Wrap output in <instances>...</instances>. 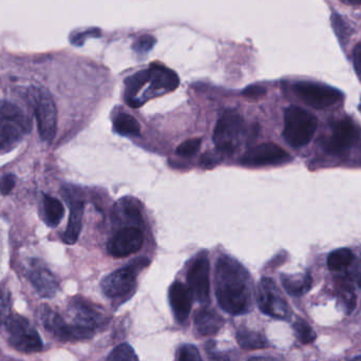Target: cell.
I'll use <instances>...</instances> for the list:
<instances>
[{
  "label": "cell",
  "mask_w": 361,
  "mask_h": 361,
  "mask_svg": "<svg viewBox=\"0 0 361 361\" xmlns=\"http://www.w3.org/2000/svg\"><path fill=\"white\" fill-rule=\"evenodd\" d=\"M216 297L221 309L231 315H243L252 305V278L233 257L222 255L216 261Z\"/></svg>",
  "instance_id": "cell-1"
},
{
  "label": "cell",
  "mask_w": 361,
  "mask_h": 361,
  "mask_svg": "<svg viewBox=\"0 0 361 361\" xmlns=\"http://www.w3.org/2000/svg\"><path fill=\"white\" fill-rule=\"evenodd\" d=\"M179 84V76L175 71L164 66L152 65L127 78L125 101L130 107L139 108L152 97L175 91Z\"/></svg>",
  "instance_id": "cell-2"
},
{
  "label": "cell",
  "mask_w": 361,
  "mask_h": 361,
  "mask_svg": "<svg viewBox=\"0 0 361 361\" xmlns=\"http://www.w3.org/2000/svg\"><path fill=\"white\" fill-rule=\"evenodd\" d=\"M31 130L25 112L14 104L0 101V154L16 147Z\"/></svg>",
  "instance_id": "cell-3"
},
{
  "label": "cell",
  "mask_w": 361,
  "mask_h": 361,
  "mask_svg": "<svg viewBox=\"0 0 361 361\" xmlns=\"http://www.w3.org/2000/svg\"><path fill=\"white\" fill-rule=\"evenodd\" d=\"M317 129V120L302 108L288 107L284 112L283 137L294 148L307 146Z\"/></svg>",
  "instance_id": "cell-4"
},
{
  "label": "cell",
  "mask_w": 361,
  "mask_h": 361,
  "mask_svg": "<svg viewBox=\"0 0 361 361\" xmlns=\"http://www.w3.org/2000/svg\"><path fill=\"white\" fill-rule=\"evenodd\" d=\"M244 133V120L235 109H226L220 114L214 127V145L220 154L231 156L239 147Z\"/></svg>",
  "instance_id": "cell-5"
},
{
  "label": "cell",
  "mask_w": 361,
  "mask_h": 361,
  "mask_svg": "<svg viewBox=\"0 0 361 361\" xmlns=\"http://www.w3.org/2000/svg\"><path fill=\"white\" fill-rule=\"evenodd\" d=\"M29 97L35 110L40 137L47 143H52L57 126L56 106L52 97L44 88L31 87Z\"/></svg>",
  "instance_id": "cell-6"
},
{
  "label": "cell",
  "mask_w": 361,
  "mask_h": 361,
  "mask_svg": "<svg viewBox=\"0 0 361 361\" xmlns=\"http://www.w3.org/2000/svg\"><path fill=\"white\" fill-rule=\"evenodd\" d=\"M8 343L21 353H37L42 350V341L33 326L20 315H10L6 320Z\"/></svg>",
  "instance_id": "cell-7"
},
{
  "label": "cell",
  "mask_w": 361,
  "mask_h": 361,
  "mask_svg": "<svg viewBox=\"0 0 361 361\" xmlns=\"http://www.w3.org/2000/svg\"><path fill=\"white\" fill-rule=\"evenodd\" d=\"M148 260L141 259L137 264H129L104 278L101 283L104 295L110 299H121L129 296L137 286V271L147 265Z\"/></svg>",
  "instance_id": "cell-8"
},
{
  "label": "cell",
  "mask_w": 361,
  "mask_h": 361,
  "mask_svg": "<svg viewBox=\"0 0 361 361\" xmlns=\"http://www.w3.org/2000/svg\"><path fill=\"white\" fill-rule=\"evenodd\" d=\"M40 320L42 326L48 332L54 335L57 339L63 341H84L91 338L94 334L93 331L78 324H68L56 312L48 305H42L39 309Z\"/></svg>",
  "instance_id": "cell-9"
},
{
  "label": "cell",
  "mask_w": 361,
  "mask_h": 361,
  "mask_svg": "<svg viewBox=\"0 0 361 361\" xmlns=\"http://www.w3.org/2000/svg\"><path fill=\"white\" fill-rule=\"evenodd\" d=\"M294 91L303 103L316 109H329L343 99V93L337 89L316 82H297Z\"/></svg>",
  "instance_id": "cell-10"
},
{
  "label": "cell",
  "mask_w": 361,
  "mask_h": 361,
  "mask_svg": "<svg viewBox=\"0 0 361 361\" xmlns=\"http://www.w3.org/2000/svg\"><path fill=\"white\" fill-rule=\"evenodd\" d=\"M259 309L265 315L277 319H286L290 316V310L284 300L279 288L271 278H262L257 292Z\"/></svg>",
  "instance_id": "cell-11"
},
{
  "label": "cell",
  "mask_w": 361,
  "mask_h": 361,
  "mask_svg": "<svg viewBox=\"0 0 361 361\" xmlns=\"http://www.w3.org/2000/svg\"><path fill=\"white\" fill-rule=\"evenodd\" d=\"M144 233L140 227H123L116 231L107 243V252L114 258H125L141 250Z\"/></svg>",
  "instance_id": "cell-12"
},
{
  "label": "cell",
  "mask_w": 361,
  "mask_h": 361,
  "mask_svg": "<svg viewBox=\"0 0 361 361\" xmlns=\"http://www.w3.org/2000/svg\"><path fill=\"white\" fill-rule=\"evenodd\" d=\"M189 290L195 300L201 303L207 302L209 299V260L207 252L197 255L187 274Z\"/></svg>",
  "instance_id": "cell-13"
},
{
  "label": "cell",
  "mask_w": 361,
  "mask_h": 361,
  "mask_svg": "<svg viewBox=\"0 0 361 361\" xmlns=\"http://www.w3.org/2000/svg\"><path fill=\"white\" fill-rule=\"evenodd\" d=\"M290 160V154L280 146L265 143L248 150L240 162L244 166L262 167L283 164Z\"/></svg>",
  "instance_id": "cell-14"
},
{
  "label": "cell",
  "mask_w": 361,
  "mask_h": 361,
  "mask_svg": "<svg viewBox=\"0 0 361 361\" xmlns=\"http://www.w3.org/2000/svg\"><path fill=\"white\" fill-rule=\"evenodd\" d=\"M360 127L349 118L336 121L332 126V135L326 144V147L333 154H341L349 149L360 140Z\"/></svg>",
  "instance_id": "cell-15"
},
{
  "label": "cell",
  "mask_w": 361,
  "mask_h": 361,
  "mask_svg": "<svg viewBox=\"0 0 361 361\" xmlns=\"http://www.w3.org/2000/svg\"><path fill=\"white\" fill-rule=\"evenodd\" d=\"M70 312L74 317V324L94 332L95 329L105 324L106 318L97 307L82 298H75L70 305Z\"/></svg>",
  "instance_id": "cell-16"
},
{
  "label": "cell",
  "mask_w": 361,
  "mask_h": 361,
  "mask_svg": "<svg viewBox=\"0 0 361 361\" xmlns=\"http://www.w3.org/2000/svg\"><path fill=\"white\" fill-rule=\"evenodd\" d=\"M29 279L39 296L52 298L59 290V282L55 276L38 260L32 261Z\"/></svg>",
  "instance_id": "cell-17"
},
{
  "label": "cell",
  "mask_w": 361,
  "mask_h": 361,
  "mask_svg": "<svg viewBox=\"0 0 361 361\" xmlns=\"http://www.w3.org/2000/svg\"><path fill=\"white\" fill-rule=\"evenodd\" d=\"M68 192H69L68 201L70 205V216L63 240L65 243L74 244L78 241L82 231L85 204L82 197L75 195V190L73 188L68 189Z\"/></svg>",
  "instance_id": "cell-18"
},
{
  "label": "cell",
  "mask_w": 361,
  "mask_h": 361,
  "mask_svg": "<svg viewBox=\"0 0 361 361\" xmlns=\"http://www.w3.org/2000/svg\"><path fill=\"white\" fill-rule=\"evenodd\" d=\"M190 290L180 282H175L169 288V301L178 322H184L191 311Z\"/></svg>",
  "instance_id": "cell-19"
},
{
  "label": "cell",
  "mask_w": 361,
  "mask_h": 361,
  "mask_svg": "<svg viewBox=\"0 0 361 361\" xmlns=\"http://www.w3.org/2000/svg\"><path fill=\"white\" fill-rule=\"evenodd\" d=\"M114 219L118 224L139 227L142 224V214L137 202L129 197L120 200L114 207Z\"/></svg>",
  "instance_id": "cell-20"
},
{
  "label": "cell",
  "mask_w": 361,
  "mask_h": 361,
  "mask_svg": "<svg viewBox=\"0 0 361 361\" xmlns=\"http://www.w3.org/2000/svg\"><path fill=\"white\" fill-rule=\"evenodd\" d=\"M223 324H224L223 318L212 310L202 309L195 314V330L202 336H212L216 334Z\"/></svg>",
  "instance_id": "cell-21"
},
{
  "label": "cell",
  "mask_w": 361,
  "mask_h": 361,
  "mask_svg": "<svg viewBox=\"0 0 361 361\" xmlns=\"http://www.w3.org/2000/svg\"><path fill=\"white\" fill-rule=\"evenodd\" d=\"M282 286L284 290L292 295V296L299 297L307 294L312 288L311 275L309 273L300 276H281Z\"/></svg>",
  "instance_id": "cell-22"
},
{
  "label": "cell",
  "mask_w": 361,
  "mask_h": 361,
  "mask_svg": "<svg viewBox=\"0 0 361 361\" xmlns=\"http://www.w3.org/2000/svg\"><path fill=\"white\" fill-rule=\"evenodd\" d=\"M114 131L124 137H139L141 133V125L127 114H120L114 121Z\"/></svg>",
  "instance_id": "cell-23"
},
{
  "label": "cell",
  "mask_w": 361,
  "mask_h": 361,
  "mask_svg": "<svg viewBox=\"0 0 361 361\" xmlns=\"http://www.w3.org/2000/svg\"><path fill=\"white\" fill-rule=\"evenodd\" d=\"M44 220L50 227H55L61 223L65 214L63 204L50 195H44Z\"/></svg>",
  "instance_id": "cell-24"
},
{
  "label": "cell",
  "mask_w": 361,
  "mask_h": 361,
  "mask_svg": "<svg viewBox=\"0 0 361 361\" xmlns=\"http://www.w3.org/2000/svg\"><path fill=\"white\" fill-rule=\"evenodd\" d=\"M237 341L240 347L245 350L264 349L269 345L263 335L250 330L239 331L237 333Z\"/></svg>",
  "instance_id": "cell-25"
},
{
  "label": "cell",
  "mask_w": 361,
  "mask_h": 361,
  "mask_svg": "<svg viewBox=\"0 0 361 361\" xmlns=\"http://www.w3.org/2000/svg\"><path fill=\"white\" fill-rule=\"evenodd\" d=\"M354 260V254L349 248H341L331 252L328 258V267L331 271H341L349 267Z\"/></svg>",
  "instance_id": "cell-26"
},
{
  "label": "cell",
  "mask_w": 361,
  "mask_h": 361,
  "mask_svg": "<svg viewBox=\"0 0 361 361\" xmlns=\"http://www.w3.org/2000/svg\"><path fill=\"white\" fill-rule=\"evenodd\" d=\"M106 361H139V358L130 345L122 343L111 351Z\"/></svg>",
  "instance_id": "cell-27"
},
{
  "label": "cell",
  "mask_w": 361,
  "mask_h": 361,
  "mask_svg": "<svg viewBox=\"0 0 361 361\" xmlns=\"http://www.w3.org/2000/svg\"><path fill=\"white\" fill-rule=\"evenodd\" d=\"M294 330L299 341L305 345L313 343L316 339V333L314 332L313 329L302 320H299L294 324Z\"/></svg>",
  "instance_id": "cell-28"
},
{
  "label": "cell",
  "mask_w": 361,
  "mask_h": 361,
  "mask_svg": "<svg viewBox=\"0 0 361 361\" xmlns=\"http://www.w3.org/2000/svg\"><path fill=\"white\" fill-rule=\"evenodd\" d=\"M339 296H341V300H343V305H345V310L348 313H351L355 307V294L352 290L351 286L349 284L339 283L338 284Z\"/></svg>",
  "instance_id": "cell-29"
},
{
  "label": "cell",
  "mask_w": 361,
  "mask_h": 361,
  "mask_svg": "<svg viewBox=\"0 0 361 361\" xmlns=\"http://www.w3.org/2000/svg\"><path fill=\"white\" fill-rule=\"evenodd\" d=\"M332 25L336 32L337 37L341 40V44H347L349 42L350 33L349 27L345 25L343 19L338 14L332 15Z\"/></svg>",
  "instance_id": "cell-30"
},
{
  "label": "cell",
  "mask_w": 361,
  "mask_h": 361,
  "mask_svg": "<svg viewBox=\"0 0 361 361\" xmlns=\"http://www.w3.org/2000/svg\"><path fill=\"white\" fill-rule=\"evenodd\" d=\"M201 139H191L180 144L177 149V154L183 158L195 156L201 147Z\"/></svg>",
  "instance_id": "cell-31"
},
{
  "label": "cell",
  "mask_w": 361,
  "mask_h": 361,
  "mask_svg": "<svg viewBox=\"0 0 361 361\" xmlns=\"http://www.w3.org/2000/svg\"><path fill=\"white\" fill-rule=\"evenodd\" d=\"M178 361H203L199 350L192 345H185L180 348Z\"/></svg>",
  "instance_id": "cell-32"
},
{
  "label": "cell",
  "mask_w": 361,
  "mask_h": 361,
  "mask_svg": "<svg viewBox=\"0 0 361 361\" xmlns=\"http://www.w3.org/2000/svg\"><path fill=\"white\" fill-rule=\"evenodd\" d=\"M156 39L152 35H144L140 37L133 44V49L139 54H146L154 48Z\"/></svg>",
  "instance_id": "cell-33"
},
{
  "label": "cell",
  "mask_w": 361,
  "mask_h": 361,
  "mask_svg": "<svg viewBox=\"0 0 361 361\" xmlns=\"http://www.w3.org/2000/svg\"><path fill=\"white\" fill-rule=\"evenodd\" d=\"M11 296L10 293L6 290H0V319L6 322L10 316Z\"/></svg>",
  "instance_id": "cell-34"
},
{
  "label": "cell",
  "mask_w": 361,
  "mask_h": 361,
  "mask_svg": "<svg viewBox=\"0 0 361 361\" xmlns=\"http://www.w3.org/2000/svg\"><path fill=\"white\" fill-rule=\"evenodd\" d=\"M16 184V178L13 175H6L0 180V192L4 195H8Z\"/></svg>",
  "instance_id": "cell-35"
},
{
  "label": "cell",
  "mask_w": 361,
  "mask_h": 361,
  "mask_svg": "<svg viewBox=\"0 0 361 361\" xmlns=\"http://www.w3.org/2000/svg\"><path fill=\"white\" fill-rule=\"evenodd\" d=\"M95 36H99V30H88V31L82 32V33L74 34L73 37L71 38L72 42L74 44H82L86 37H95Z\"/></svg>",
  "instance_id": "cell-36"
},
{
  "label": "cell",
  "mask_w": 361,
  "mask_h": 361,
  "mask_svg": "<svg viewBox=\"0 0 361 361\" xmlns=\"http://www.w3.org/2000/svg\"><path fill=\"white\" fill-rule=\"evenodd\" d=\"M354 68L361 82V42L355 47L353 53Z\"/></svg>",
  "instance_id": "cell-37"
},
{
  "label": "cell",
  "mask_w": 361,
  "mask_h": 361,
  "mask_svg": "<svg viewBox=\"0 0 361 361\" xmlns=\"http://www.w3.org/2000/svg\"><path fill=\"white\" fill-rule=\"evenodd\" d=\"M265 92H267V91H265V89L263 88V87L252 86L244 91V94H246L250 97H258L264 94Z\"/></svg>",
  "instance_id": "cell-38"
},
{
  "label": "cell",
  "mask_w": 361,
  "mask_h": 361,
  "mask_svg": "<svg viewBox=\"0 0 361 361\" xmlns=\"http://www.w3.org/2000/svg\"><path fill=\"white\" fill-rule=\"evenodd\" d=\"M353 277L355 281L357 282L358 286H361V256L356 261L355 267H354Z\"/></svg>",
  "instance_id": "cell-39"
},
{
  "label": "cell",
  "mask_w": 361,
  "mask_h": 361,
  "mask_svg": "<svg viewBox=\"0 0 361 361\" xmlns=\"http://www.w3.org/2000/svg\"><path fill=\"white\" fill-rule=\"evenodd\" d=\"M341 1L348 6H361V0H341Z\"/></svg>",
  "instance_id": "cell-40"
},
{
  "label": "cell",
  "mask_w": 361,
  "mask_h": 361,
  "mask_svg": "<svg viewBox=\"0 0 361 361\" xmlns=\"http://www.w3.org/2000/svg\"><path fill=\"white\" fill-rule=\"evenodd\" d=\"M248 361H276L271 357H252Z\"/></svg>",
  "instance_id": "cell-41"
},
{
  "label": "cell",
  "mask_w": 361,
  "mask_h": 361,
  "mask_svg": "<svg viewBox=\"0 0 361 361\" xmlns=\"http://www.w3.org/2000/svg\"><path fill=\"white\" fill-rule=\"evenodd\" d=\"M351 361H361V356H358V357L354 358V360Z\"/></svg>",
  "instance_id": "cell-42"
},
{
  "label": "cell",
  "mask_w": 361,
  "mask_h": 361,
  "mask_svg": "<svg viewBox=\"0 0 361 361\" xmlns=\"http://www.w3.org/2000/svg\"><path fill=\"white\" fill-rule=\"evenodd\" d=\"M2 324V320H1V319H0V324Z\"/></svg>",
  "instance_id": "cell-43"
},
{
  "label": "cell",
  "mask_w": 361,
  "mask_h": 361,
  "mask_svg": "<svg viewBox=\"0 0 361 361\" xmlns=\"http://www.w3.org/2000/svg\"><path fill=\"white\" fill-rule=\"evenodd\" d=\"M360 109H361V106H360Z\"/></svg>",
  "instance_id": "cell-44"
}]
</instances>
